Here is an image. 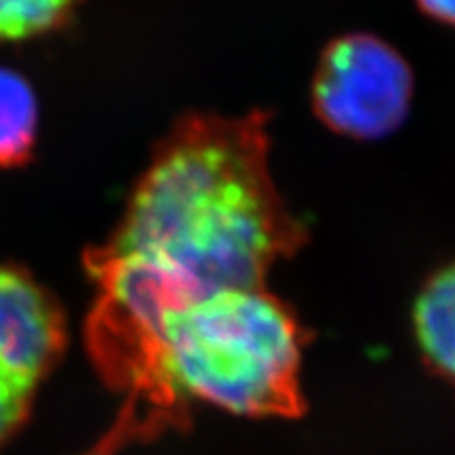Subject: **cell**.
Here are the masks:
<instances>
[{"instance_id":"1","label":"cell","mask_w":455,"mask_h":455,"mask_svg":"<svg viewBox=\"0 0 455 455\" xmlns=\"http://www.w3.org/2000/svg\"><path fill=\"white\" fill-rule=\"evenodd\" d=\"M268 116H188L161 141L116 230L84 253L98 287L89 344L124 379L175 312L228 289L264 287L306 228L278 195Z\"/></svg>"},{"instance_id":"2","label":"cell","mask_w":455,"mask_h":455,"mask_svg":"<svg viewBox=\"0 0 455 455\" xmlns=\"http://www.w3.org/2000/svg\"><path fill=\"white\" fill-rule=\"evenodd\" d=\"M301 333L264 287L209 295L163 323L127 379L152 405H212L238 415L298 403Z\"/></svg>"},{"instance_id":"3","label":"cell","mask_w":455,"mask_h":455,"mask_svg":"<svg viewBox=\"0 0 455 455\" xmlns=\"http://www.w3.org/2000/svg\"><path fill=\"white\" fill-rule=\"evenodd\" d=\"M411 91V70L395 49L369 34H348L323 53L312 100L327 127L375 140L405 121Z\"/></svg>"},{"instance_id":"4","label":"cell","mask_w":455,"mask_h":455,"mask_svg":"<svg viewBox=\"0 0 455 455\" xmlns=\"http://www.w3.org/2000/svg\"><path fill=\"white\" fill-rule=\"evenodd\" d=\"M64 338V318L47 289L28 272L0 264V447L26 419Z\"/></svg>"},{"instance_id":"5","label":"cell","mask_w":455,"mask_h":455,"mask_svg":"<svg viewBox=\"0 0 455 455\" xmlns=\"http://www.w3.org/2000/svg\"><path fill=\"white\" fill-rule=\"evenodd\" d=\"M413 329L426 363L455 388V261L424 284Z\"/></svg>"},{"instance_id":"6","label":"cell","mask_w":455,"mask_h":455,"mask_svg":"<svg viewBox=\"0 0 455 455\" xmlns=\"http://www.w3.org/2000/svg\"><path fill=\"white\" fill-rule=\"evenodd\" d=\"M38 129L34 91L21 74L0 68V167L30 161Z\"/></svg>"},{"instance_id":"7","label":"cell","mask_w":455,"mask_h":455,"mask_svg":"<svg viewBox=\"0 0 455 455\" xmlns=\"http://www.w3.org/2000/svg\"><path fill=\"white\" fill-rule=\"evenodd\" d=\"M78 0H0V43L53 32L70 20Z\"/></svg>"},{"instance_id":"8","label":"cell","mask_w":455,"mask_h":455,"mask_svg":"<svg viewBox=\"0 0 455 455\" xmlns=\"http://www.w3.org/2000/svg\"><path fill=\"white\" fill-rule=\"evenodd\" d=\"M418 4L432 20L455 28V0H418Z\"/></svg>"}]
</instances>
